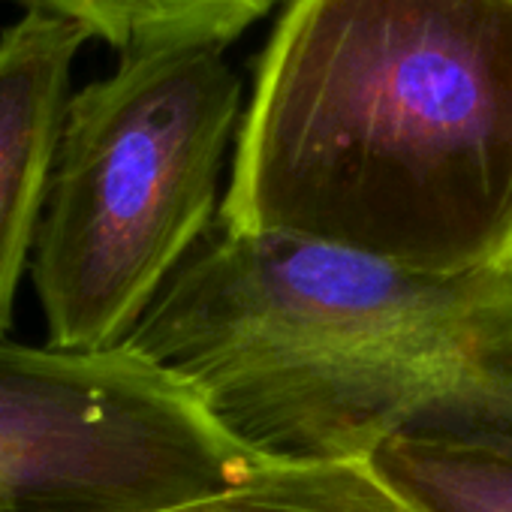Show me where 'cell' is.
Instances as JSON below:
<instances>
[{"mask_svg": "<svg viewBox=\"0 0 512 512\" xmlns=\"http://www.w3.org/2000/svg\"><path fill=\"white\" fill-rule=\"evenodd\" d=\"M127 347L260 458L371 461L401 437L512 449V272H416L214 220Z\"/></svg>", "mask_w": 512, "mask_h": 512, "instance_id": "cell-2", "label": "cell"}, {"mask_svg": "<svg viewBox=\"0 0 512 512\" xmlns=\"http://www.w3.org/2000/svg\"><path fill=\"white\" fill-rule=\"evenodd\" d=\"M371 464L416 512H512V449L401 437Z\"/></svg>", "mask_w": 512, "mask_h": 512, "instance_id": "cell-8", "label": "cell"}, {"mask_svg": "<svg viewBox=\"0 0 512 512\" xmlns=\"http://www.w3.org/2000/svg\"><path fill=\"white\" fill-rule=\"evenodd\" d=\"M160 512H416L371 461L260 458L235 482Z\"/></svg>", "mask_w": 512, "mask_h": 512, "instance_id": "cell-7", "label": "cell"}, {"mask_svg": "<svg viewBox=\"0 0 512 512\" xmlns=\"http://www.w3.org/2000/svg\"><path fill=\"white\" fill-rule=\"evenodd\" d=\"M256 461L190 383L127 344L0 338V512H160Z\"/></svg>", "mask_w": 512, "mask_h": 512, "instance_id": "cell-4", "label": "cell"}, {"mask_svg": "<svg viewBox=\"0 0 512 512\" xmlns=\"http://www.w3.org/2000/svg\"><path fill=\"white\" fill-rule=\"evenodd\" d=\"M91 37L64 19L25 13L0 34V338L37 247L70 106V76Z\"/></svg>", "mask_w": 512, "mask_h": 512, "instance_id": "cell-5", "label": "cell"}, {"mask_svg": "<svg viewBox=\"0 0 512 512\" xmlns=\"http://www.w3.org/2000/svg\"><path fill=\"white\" fill-rule=\"evenodd\" d=\"M217 223L416 272H512V0H293Z\"/></svg>", "mask_w": 512, "mask_h": 512, "instance_id": "cell-1", "label": "cell"}, {"mask_svg": "<svg viewBox=\"0 0 512 512\" xmlns=\"http://www.w3.org/2000/svg\"><path fill=\"white\" fill-rule=\"evenodd\" d=\"M28 13L79 25L121 58L160 49H226L281 0H22Z\"/></svg>", "mask_w": 512, "mask_h": 512, "instance_id": "cell-6", "label": "cell"}, {"mask_svg": "<svg viewBox=\"0 0 512 512\" xmlns=\"http://www.w3.org/2000/svg\"><path fill=\"white\" fill-rule=\"evenodd\" d=\"M241 115L235 70L202 46L127 55L70 97L34 260L49 347L130 341L217 220Z\"/></svg>", "mask_w": 512, "mask_h": 512, "instance_id": "cell-3", "label": "cell"}]
</instances>
